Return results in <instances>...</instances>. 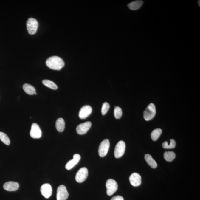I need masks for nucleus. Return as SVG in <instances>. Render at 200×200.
<instances>
[{"instance_id":"f257e3e1","label":"nucleus","mask_w":200,"mask_h":200,"mask_svg":"<svg viewBox=\"0 0 200 200\" xmlns=\"http://www.w3.org/2000/svg\"><path fill=\"white\" fill-rule=\"evenodd\" d=\"M46 63L47 66L52 69L59 71L65 65L63 59L57 56H51L47 59Z\"/></svg>"},{"instance_id":"f03ea898","label":"nucleus","mask_w":200,"mask_h":200,"mask_svg":"<svg viewBox=\"0 0 200 200\" xmlns=\"http://www.w3.org/2000/svg\"><path fill=\"white\" fill-rule=\"evenodd\" d=\"M156 114V110L155 105L151 103L148 106L143 113V117L146 121L152 120Z\"/></svg>"},{"instance_id":"7ed1b4c3","label":"nucleus","mask_w":200,"mask_h":200,"mask_svg":"<svg viewBox=\"0 0 200 200\" xmlns=\"http://www.w3.org/2000/svg\"><path fill=\"white\" fill-rule=\"evenodd\" d=\"M27 29L29 34H35L38 28V22L36 19L30 18L27 22Z\"/></svg>"},{"instance_id":"20e7f679","label":"nucleus","mask_w":200,"mask_h":200,"mask_svg":"<svg viewBox=\"0 0 200 200\" xmlns=\"http://www.w3.org/2000/svg\"><path fill=\"white\" fill-rule=\"evenodd\" d=\"M107 194L108 196H111L118 189V185L115 181L113 179H109L106 183Z\"/></svg>"},{"instance_id":"39448f33","label":"nucleus","mask_w":200,"mask_h":200,"mask_svg":"<svg viewBox=\"0 0 200 200\" xmlns=\"http://www.w3.org/2000/svg\"><path fill=\"white\" fill-rule=\"evenodd\" d=\"M126 145L124 141L120 140L117 143L114 150V155L116 158L121 157L124 154Z\"/></svg>"},{"instance_id":"423d86ee","label":"nucleus","mask_w":200,"mask_h":200,"mask_svg":"<svg viewBox=\"0 0 200 200\" xmlns=\"http://www.w3.org/2000/svg\"><path fill=\"white\" fill-rule=\"evenodd\" d=\"M110 147V142L108 139H105L100 143L99 146V155L101 157L105 156L108 154Z\"/></svg>"},{"instance_id":"0eeeda50","label":"nucleus","mask_w":200,"mask_h":200,"mask_svg":"<svg viewBox=\"0 0 200 200\" xmlns=\"http://www.w3.org/2000/svg\"><path fill=\"white\" fill-rule=\"evenodd\" d=\"M69 193L66 188L64 185H61L58 187L56 195L57 200H66L68 197Z\"/></svg>"},{"instance_id":"6e6552de","label":"nucleus","mask_w":200,"mask_h":200,"mask_svg":"<svg viewBox=\"0 0 200 200\" xmlns=\"http://www.w3.org/2000/svg\"><path fill=\"white\" fill-rule=\"evenodd\" d=\"M88 175V169L83 167L80 168L76 173L75 179L78 183H82L87 178Z\"/></svg>"},{"instance_id":"1a4fd4ad","label":"nucleus","mask_w":200,"mask_h":200,"mask_svg":"<svg viewBox=\"0 0 200 200\" xmlns=\"http://www.w3.org/2000/svg\"><path fill=\"white\" fill-rule=\"evenodd\" d=\"M30 134V137L33 138L39 139L41 138L42 135V131L37 123H33L32 124Z\"/></svg>"},{"instance_id":"9d476101","label":"nucleus","mask_w":200,"mask_h":200,"mask_svg":"<svg viewBox=\"0 0 200 200\" xmlns=\"http://www.w3.org/2000/svg\"><path fill=\"white\" fill-rule=\"evenodd\" d=\"M91 126L92 123L90 121L80 123V124L78 125L76 128V132L79 135H83L86 133L89 130Z\"/></svg>"},{"instance_id":"9b49d317","label":"nucleus","mask_w":200,"mask_h":200,"mask_svg":"<svg viewBox=\"0 0 200 200\" xmlns=\"http://www.w3.org/2000/svg\"><path fill=\"white\" fill-rule=\"evenodd\" d=\"M41 194L44 197L48 198L51 196L52 193V189L50 185L45 184L43 185L41 188Z\"/></svg>"},{"instance_id":"f8f14e48","label":"nucleus","mask_w":200,"mask_h":200,"mask_svg":"<svg viewBox=\"0 0 200 200\" xmlns=\"http://www.w3.org/2000/svg\"><path fill=\"white\" fill-rule=\"evenodd\" d=\"M92 109L89 105H85L81 108L79 112V117L81 119L86 118L92 112Z\"/></svg>"},{"instance_id":"ddd939ff","label":"nucleus","mask_w":200,"mask_h":200,"mask_svg":"<svg viewBox=\"0 0 200 200\" xmlns=\"http://www.w3.org/2000/svg\"><path fill=\"white\" fill-rule=\"evenodd\" d=\"M129 181L132 186L135 187H138L141 184V177L138 173H133L129 177Z\"/></svg>"},{"instance_id":"4468645a","label":"nucleus","mask_w":200,"mask_h":200,"mask_svg":"<svg viewBox=\"0 0 200 200\" xmlns=\"http://www.w3.org/2000/svg\"><path fill=\"white\" fill-rule=\"evenodd\" d=\"M80 156L78 154H75L73 156L72 159L70 160L66 165V169L67 170H69L74 168L75 166L78 163L80 159Z\"/></svg>"},{"instance_id":"2eb2a0df","label":"nucleus","mask_w":200,"mask_h":200,"mask_svg":"<svg viewBox=\"0 0 200 200\" xmlns=\"http://www.w3.org/2000/svg\"><path fill=\"white\" fill-rule=\"evenodd\" d=\"M19 187V184L18 183L10 181L6 182L4 184V188L8 191H14L17 190Z\"/></svg>"},{"instance_id":"dca6fc26","label":"nucleus","mask_w":200,"mask_h":200,"mask_svg":"<svg viewBox=\"0 0 200 200\" xmlns=\"http://www.w3.org/2000/svg\"><path fill=\"white\" fill-rule=\"evenodd\" d=\"M143 4V1L141 0H138L132 1L128 4V7L130 10H136L141 8Z\"/></svg>"},{"instance_id":"f3484780","label":"nucleus","mask_w":200,"mask_h":200,"mask_svg":"<svg viewBox=\"0 0 200 200\" xmlns=\"http://www.w3.org/2000/svg\"><path fill=\"white\" fill-rule=\"evenodd\" d=\"M145 160L148 164L152 168L155 169L157 167V163L152 156L149 154H146L145 156Z\"/></svg>"},{"instance_id":"a211bd4d","label":"nucleus","mask_w":200,"mask_h":200,"mask_svg":"<svg viewBox=\"0 0 200 200\" xmlns=\"http://www.w3.org/2000/svg\"><path fill=\"white\" fill-rule=\"evenodd\" d=\"M23 88L24 91L27 94L30 95H33L36 92L35 89L34 87L29 84H24L23 86Z\"/></svg>"},{"instance_id":"6ab92c4d","label":"nucleus","mask_w":200,"mask_h":200,"mask_svg":"<svg viewBox=\"0 0 200 200\" xmlns=\"http://www.w3.org/2000/svg\"><path fill=\"white\" fill-rule=\"evenodd\" d=\"M65 122L63 119L59 118L56 120V127L59 132H62L65 128Z\"/></svg>"},{"instance_id":"aec40b11","label":"nucleus","mask_w":200,"mask_h":200,"mask_svg":"<svg viewBox=\"0 0 200 200\" xmlns=\"http://www.w3.org/2000/svg\"><path fill=\"white\" fill-rule=\"evenodd\" d=\"M164 158L166 161L171 162L175 159L176 157L175 154L173 152L167 151L164 153Z\"/></svg>"},{"instance_id":"412c9836","label":"nucleus","mask_w":200,"mask_h":200,"mask_svg":"<svg viewBox=\"0 0 200 200\" xmlns=\"http://www.w3.org/2000/svg\"><path fill=\"white\" fill-rule=\"evenodd\" d=\"M162 131L161 129L154 130L151 134V138L154 141H156L161 136Z\"/></svg>"},{"instance_id":"4be33fe9","label":"nucleus","mask_w":200,"mask_h":200,"mask_svg":"<svg viewBox=\"0 0 200 200\" xmlns=\"http://www.w3.org/2000/svg\"><path fill=\"white\" fill-rule=\"evenodd\" d=\"M42 83L45 86L52 89L53 90H56L58 89V86L54 82L47 79L42 81Z\"/></svg>"},{"instance_id":"5701e85b","label":"nucleus","mask_w":200,"mask_h":200,"mask_svg":"<svg viewBox=\"0 0 200 200\" xmlns=\"http://www.w3.org/2000/svg\"><path fill=\"white\" fill-rule=\"evenodd\" d=\"M162 147L164 149H170L174 148L176 145V142L173 139L170 140V143L169 145L167 141L164 142L162 143Z\"/></svg>"},{"instance_id":"b1692460","label":"nucleus","mask_w":200,"mask_h":200,"mask_svg":"<svg viewBox=\"0 0 200 200\" xmlns=\"http://www.w3.org/2000/svg\"><path fill=\"white\" fill-rule=\"evenodd\" d=\"M0 140L4 144L9 145L10 142V138L7 134L4 132H0Z\"/></svg>"},{"instance_id":"393cba45","label":"nucleus","mask_w":200,"mask_h":200,"mask_svg":"<svg viewBox=\"0 0 200 200\" xmlns=\"http://www.w3.org/2000/svg\"><path fill=\"white\" fill-rule=\"evenodd\" d=\"M123 114V111L121 108L120 107H116L114 111V115L116 119H120L121 117Z\"/></svg>"},{"instance_id":"a878e982","label":"nucleus","mask_w":200,"mask_h":200,"mask_svg":"<svg viewBox=\"0 0 200 200\" xmlns=\"http://www.w3.org/2000/svg\"><path fill=\"white\" fill-rule=\"evenodd\" d=\"M110 108V105L107 102H105L102 105L101 112L102 115H105L108 112Z\"/></svg>"},{"instance_id":"bb28decb","label":"nucleus","mask_w":200,"mask_h":200,"mask_svg":"<svg viewBox=\"0 0 200 200\" xmlns=\"http://www.w3.org/2000/svg\"><path fill=\"white\" fill-rule=\"evenodd\" d=\"M111 200H124V199L123 198V197H122L121 196H119V195H117V196H115L114 197H113Z\"/></svg>"},{"instance_id":"cd10ccee","label":"nucleus","mask_w":200,"mask_h":200,"mask_svg":"<svg viewBox=\"0 0 200 200\" xmlns=\"http://www.w3.org/2000/svg\"><path fill=\"white\" fill-rule=\"evenodd\" d=\"M200 1H198V5H199V7H200Z\"/></svg>"}]
</instances>
